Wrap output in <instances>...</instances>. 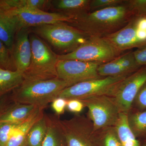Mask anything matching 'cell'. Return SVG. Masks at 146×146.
Wrapping results in <instances>:
<instances>
[{
    "mask_svg": "<svg viewBox=\"0 0 146 146\" xmlns=\"http://www.w3.org/2000/svg\"><path fill=\"white\" fill-rule=\"evenodd\" d=\"M6 11L16 18L20 29L22 28L30 29L60 22L68 23L73 19L72 17L61 13L35 9H23Z\"/></svg>",
    "mask_w": 146,
    "mask_h": 146,
    "instance_id": "cell-11",
    "label": "cell"
},
{
    "mask_svg": "<svg viewBox=\"0 0 146 146\" xmlns=\"http://www.w3.org/2000/svg\"></svg>",
    "mask_w": 146,
    "mask_h": 146,
    "instance_id": "cell-38",
    "label": "cell"
},
{
    "mask_svg": "<svg viewBox=\"0 0 146 146\" xmlns=\"http://www.w3.org/2000/svg\"><path fill=\"white\" fill-rule=\"evenodd\" d=\"M30 30L63 54L72 52L90 37L65 22L34 27Z\"/></svg>",
    "mask_w": 146,
    "mask_h": 146,
    "instance_id": "cell-4",
    "label": "cell"
},
{
    "mask_svg": "<svg viewBox=\"0 0 146 146\" xmlns=\"http://www.w3.org/2000/svg\"><path fill=\"white\" fill-rule=\"evenodd\" d=\"M29 40L31 60L29 68L23 73V82L58 78L56 70L58 55L39 36L31 31Z\"/></svg>",
    "mask_w": 146,
    "mask_h": 146,
    "instance_id": "cell-2",
    "label": "cell"
},
{
    "mask_svg": "<svg viewBox=\"0 0 146 146\" xmlns=\"http://www.w3.org/2000/svg\"><path fill=\"white\" fill-rule=\"evenodd\" d=\"M39 109L32 105L16 103L4 112H0V123L22 122Z\"/></svg>",
    "mask_w": 146,
    "mask_h": 146,
    "instance_id": "cell-18",
    "label": "cell"
},
{
    "mask_svg": "<svg viewBox=\"0 0 146 146\" xmlns=\"http://www.w3.org/2000/svg\"><path fill=\"white\" fill-rule=\"evenodd\" d=\"M100 64L80 60H58V78L66 82L69 86L92 80L101 78L98 69Z\"/></svg>",
    "mask_w": 146,
    "mask_h": 146,
    "instance_id": "cell-10",
    "label": "cell"
},
{
    "mask_svg": "<svg viewBox=\"0 0 146 146\" xmlns=\"http://www.w3.org/2000/svg\"><path fill=\"white\" fill-rule=\"evenodd\" d=\"M85 107L83 103L77 99H70L67 100L66 109L70 112L75 113L76 115H78L81 112Z\"/></svg>",
    "mask_w": 146,
    "mask_h": 146,
    "instance_id": "cell-32",
    "label": "cell"
},
{
    "mask_svg": "<svg viewBox=\"0 0 146 146\" xmlns=\"http://www.w3.org/2000/svg\"><path fill=\"white\" fill-rule=\"evenodd\" d=\"M59 121L66 146H99L93 123L88 117L78 114Z\"/></svg>",
    "mask_w": 146,
    "mask_h": 146,
    "instance_id": "cell-8",
    "label": "cell"
},
{
    "mask_svg": "<svg viewBox=\"0 0 146 146\" xmlns=\"http://www.w3.org/2000/svg\"><path fill=\"white\" fill-rule=\"evenodd\" d=\"M133 106L136 108V110H146V82L141 87L135 97L132 107Z\"/></svg>",
    "mask_w": 146,
    "mask_h": 146,
    "instance_id": "cell-30",
    "label": "cell"
},
{
    "mask_svg": "<svg viewBox=\"0 0 146 146\" xmlns=\"http://www.w3.org/2000/svg\"><path fill=\"white\" fill-rule=\"evenodd\" d=\"M48 0H0V8L5 11L35 9L45 11L50 8Z\"/></svg>",
    "mask_w": 146,
    "mask_h": 146,
    "instance_id": "cell-20",
    "label": "cell"
},
{
    "mask_svg": "<svg viewBox=\"0 0 146 146\" xmlns=\"http://www.w3.org/2000/svg\"><path fill=\"white\" fill-rule=\"evenodd\" d=\"M24 82L23 73L0 68V96L14 90Z\"/></svg>",
    "mask_w": 146,
    "mask_h": 146,
    "instance_id": "cell-21",
    "label": "cell"
},
{
    "mask_svg": "<svg viewBox=\"0 0 146 146\" xmlns=\"http://www.w3.org/2000/svg\"><path fill=\"white\" fill-rule=\"evenodd\" d=\"M95 131L99 146H122L115 126L104 128Z\"/></svg>",
    "mask_w": 146,
    "mask_h": 146,
    "instance_id": "cell-25",
    "label": "cell"
},
{
    "mask_svg": "<svg viewBox=\"0 0 146 146\" xmlns=\"http://www.w3.org/2000/svg\"><path fill=\"white\" fill-rule=\"evenodd\" d=\"M67 100L58 97L52 102V108L56 114L58 116L63 114L66 109Z\"/></svg>",
    "mask_w": 146,
    "mask_h": 146,
    "instance_id": "cell-31",
    "label": "cell"
},
{
    "mask_svg": "<svg viewBox=\"0 0 146 146\" xmlns=\"http://www.w3.org/2000/svg\"><path fill=\"white\" fill-rule=\"evenodd\" d=\"M44 110L38 109L16 128L6 146H26L27 137L30 129L35 123L43 117Z\"/></svg>",
    "mask_w": 146,
    "mask_h": 146,
    "instance_id": "cell-17",
    "label": "cell"
},
{
    "mask_svg": "<svg viewBox=\"0 0 146 146\" xmlns=\"http://www.w3.org/2000/svg\"><path fill=\"white\" fill-rule=\"evenodd\" d=\"M69 86L66 82L58 78L23 82L13 90V99L16 103L32 105L44 110Z\"/></svg>",
    "mask_w": 146,
    "mask_h": 146,
    "instance_id": "cell-3",
    "label": "cell"
},
{
    "mask_svg": "<svg viewBox=\"0 0 146 146\" xmlns=\"http://www.w3.org/2000/svg\"><path fill=\"white\" fill-rule=\"evenodd\" d=\"M141 67L136 62L133 52H129L110 62L100 65L98 72L102 77L130 75Z\"/></svg>",
    "mask_w": 146,
    "mask_h": 146,
    "instance_id": "cell-14",
    "label": "cell"
},
{
    "mask_svg": "<svg viewBox=\"0 0 146 146\" xmlns=\"http://www.w3.org/2000/svg\"><path fill=\"white\" fill-rule=\"evenodd\" d=\"M133 53L138 65L141 67L146 66V46L139 48L133 52Z\"/></svg>",
    "mask_w": 146,
    "mask_h": 146,
    "instance_id": "cell-33",
    "label": "cell"
},
{
    "mask_svg": "<svg viewBox=\"0 0 146 146\" xmlns=\"http://www.w3.org/2000/svg\"><path fill=\"white\" fill-rule=\"evenodd\" d=\"M30 29L22 28L16 33L11 51L15 69L25 72L30 64L31 47L29 40Z\"/></svg>",
    "mask_w": 146,
    "mask_h": 146,
    "instance_id": "cell-13",
    "label": "cell"
},
{
    "mask_svg": "<svg viewBox=\"0 0 146 146\" xmlns=\"http://www.w3.org/2000/svg\"><path fill=\"white\" fill-rule=\"evenodd\" d=\"M130 75L102 77L76 84L63 89L58 97L81 100L103 95L111 97L118 84Z\"/></svg>",
    "mask_w": 146,
    "mask_h": 146,
    "instance_id": "cell-6",
    "label": "cell"
},
{
    "mask_svg": "<svg viewBox=\"0 0 146 146\" xmlns=\"http://www.w3.org/2000/svg\"><path fill=\"white\" fill-rule=\"evenodd\" d=\"M123 0H91L90 3V12L111 7L123 4Z\"/></svg>",
    "mask_w": 146,
    "mask_h": 146,
    "instance_id": "cell-29",
    "label": "cell"
},
{
    "mask_svg": "<svg viewBox=\"0 0 146 146\" xmlns=\"http://www.w3.org/2000/svg\"><path fill=\"white\" fill-rule=\"evenodd\" d=\"M146 82V66L128 76L117 86L111 97L120 113L127 115L139 90Z\"/></svg>",
    "mask_w": 146,
    "mask_h": 146,
    "instance_id": "cell-9",
    "label": "cell"
},
{
    "mask_svg": "<svg viewBox=\"0 0 146 146\" xmlns=\"http://www.w3.org/2000/svg\"><path fill=\"white\" fill-rule=\"evenodd\" d=\"M127 122L136 138H146V110H131L127 114Z\"/></svg>",
    "mask_w": 146,
    "mask_h": 146,
    "instance_id": "cell-23",
    "label": "cell"
},
{
    "mask_svg": "<svg viewBox=\"0 0 146 146\" xmlns=\"http://www.w3.org/2000/svg\"><path fill=\"white\" fill-rule=\"evenodd\" d=\"M80 100L88 108L87 117L92 122L95 131L115 126L120 112L112 97L103 95Z\"/></svg>",
    "mask_w": 146,
    "mask_h": 146,
    "instance_id": "cell-7",
    "label": "cell"
},
{
    "mask_svg": "<svg viewBox=\"0 0 146 146\" xmlns=\"http://www.w3.org/2000/svg\"><path fill=\"white\" fill-rule=\"evenodd\" d=\"M2 107V103L0 102V112H1Z\"/></svg>",
    "mask_w": 146,
    "mask_h": 146,
    "instance_id": "cell-36",
    "label": "cell"
},
{
    "mask_svg": "<svg viewBox=\"0 0 146 146\" xmlns=\"http://www.w3.org/2000/svg\"><path fill=\"white\" fill-rule=\"evenodd\" d=\"M21 123H0V146H6L13 131Z\"/></svg>",
    "mask_w": 146,
    "mask_h": 146,
    "instance_id": "cell-28",
    "label": "cell"
},
{
    "mask_svg": "<svg viewBox=\"0 0 146 146\" xmlns=\"http://www.w3.org/2000/svg\"><path fill=\"white\" fill-rule=\"evenodd\" d=\"M145 16V17H146V16Z\"/></svg>",
    "mask_w": 146,
    "mask_h": 146,
    "instance_id": "cell-37",
    "label": "cell"
},
{
    "mask_svg": "<svg viewBox=\"0 0 146 146\" xmlns=\"http://www.w3.org/2000/svg\"><path fill=\"white\" fill-rule=\"evenodd\" d=\"M141 144L142 146H146V138H145L143 143Z\"/></svg>",
    "mask_w": 146,
    "mask_h": 146,
    "instance_id": "cell-35",
    "label": "cell"
},
{
    "mask_svg": "<svg viewBox=\"0 0 146 146\" xmlns=\"http://www.w3.org/2000/svg\"><path fill=\"white\" fill-rule=\"evenodd\" d=\"M136 27L137 29L146 31V17H137Z\"/></svg>",
    "mask_w": 146,
    "mask_h": 146,
    "instance_id": "cell-34",
    "label": "cell"
},
{
    "mask_svg": "<svg viewBox=\"0 0 146 146\" xmlns=\"http://www.w3.org/2000/svg\"><path fill=\"white\" fill-rule=\"evenodd\" d=\"M132 17L123 3L121 5L89 12L73 18L67 23L89 36L104 37L122 28Z\"/></svg>",
    "mask_w": 146,
    "mask_h": 146,
    "instance_id": "cell-1",
    "label": "cell"
},
{
    "mask_svg": "<svg viewBox=\"0 0 146 146\" xmlns=\"http://www.w3.org/2000/svg\"><path fill=\"white\" fill-rule=\"evenodd\" d=\"M121 53L104 37L90 36L72 52L57 56L58 60H78L101 65L114 60Z\"/></svg>",
    "mask_w": 146,
    "mask_h": 146,
    "instance_id": "cell-5",
    "label": "cell"
},
{
    "mask_svg": "<svg viewBox=\"0 0 146 146\" xmlns=\"http://www.w3.org/2000/svg\"><path fill=\"white\" fill-rule=\"evenodd\" d=\"M47 127V115L44 114L30 129L27 137L26 146H42Z\"/></svg>",
    "mask_w": 146,
    "mask_h": 146,
    "instance_id": "cell-24",
    "label": "cell"
},
{
    "mask_svg": "<svg viewBox=\"0 0 146 146\" xmlns=\"http://www.w3.org/2000/svg\"><path fill=\"white\" fill-rule=\"evenodd\" d=\"M115 127L122 146H142L129 126L127 115L120 113Z\"/></svg>",
    "mask_w": 146,
    "mask_h": 146,
    "instance_id": "cell-22",
    "label": "cell"
},
{
    "mask_svg": "<svg viewBox=\"0 0 146 146\" xmlns=\"http://www.w3.org/2000/svg\"><path fill=\"white\" fill-rule=\"evenodd\" d=\"M20 29L16 18L0 8V39L11 53L15 36Z\"/></svg>",
    "mask_w": 146,
    "mask_h": 146,
    "instance_id": "cell-16",
    "label": "cell"
},
{
    "mask_svg": "<svg viewBox=\"0 0 146 146\" xmlns=\"http://www.w3.org/2000/svg\"><path fill=\"white\" fill-rule=\"evenodd\" d=\"M123 4L132 16L140 17L146 16V0L124 1Z\"/></svg>",
    "mask_w": 146,
    "mask_h": 146,
    "instance_id": "cell-26",
    "label": "cell"
},
{
    "mask_svg": "<svg viewBox=\"0 0 146 146\" xmlns=\"http://www.w3.org/2000/svg\"><path fill=\"white\" fill-rule=\"evenodd\" d=\"M91 0L51 1V9L56 13L74 18L90 12Z\"/></svg>",
    "mask_w": 146,
    "mask_h": 146,
    "instance_id": "cell-15",
    "label": "cell"
},
{
    "mask_svg": "<svg viewBox=\"0 0 146 146\" xmlns=\"http://www.w3.org/2000/svg\"><path fill=\"white\" fill-rule=\"evenodd\" d=\"M47 127L42 146H66L60 119L54 116L47 115Z\"/></svg>",
    "mask_w": 146,
    "mask_h": 146,
    "instance_id": "cell-19",
    "label": "cell"
},
{
    "mask_svg": "<svg viewBox=\"0 0 146 146\" xmlns=\"http://www.w3.org/2000/svg\"><path fill=\"white\" fill-rule=\"evenodd\" d=\"M0 68L15 70L11 52L0 39Z\"/></svg>",
    "mask_w": 146,
    "mask_h": 146,
    "instance_id": "cell-27",
    "label": "cell"
},
{
    "mask_svg": "<svg viewBox=\"0 0 146 146\" xmlns=\"http://www.w3.org/2000/svg\"><path fill=\"white\" fill-rule=\"evenodd\" d=\"M136 21L137 17H133L122 28L104 37L121 53L133 48L145 46L146 44L137 37Z\"/></svg>",
    "mask_w": 146,
    "mask_h": 146,
    "instance_id": "cell-12",
    "label": "cell"
}]
</instances>
